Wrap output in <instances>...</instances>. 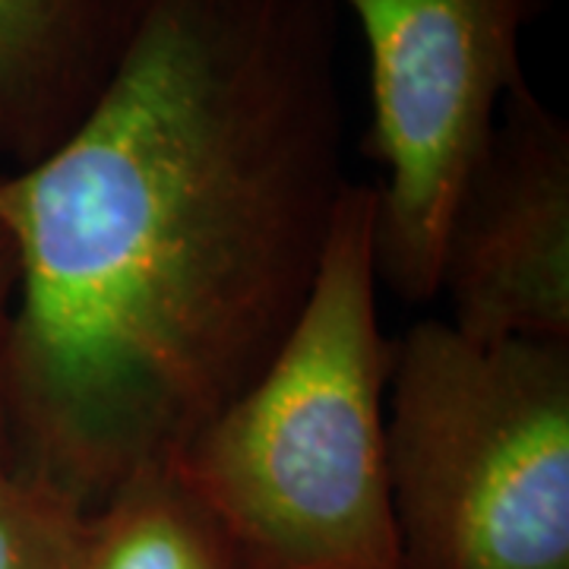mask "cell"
<instances>
[{"label": "cell", "instance_id": "1", "mask_svg": "<svg viewBox=\"0 0 569 569\" xmlns=\"http://www.w3.org/2000/svg\"><path fill=\"white\" fill-rule=\"evenodd\" d=\"M332 0H152L82 121L0 178L13 468L86 512L269 365L339 216Z\"/></svg>", "mask_w": 569, "mask_h": 569}, {"label": "cell", "instance_id": "2", "mask_svg": "<svg viewBox=\"0 0 569 569\" xmlns=\"http://www.w3.org/2000/svg\"><path fill=\"white\" fill-rule=\"evenodd\" d=\"M373 231V183L351 181L284 342L174 459L238 569H402Z\"/></svg>", "mask_w": 569, "mask_h": 569}, {"label": "cell", "instance_id": "3", "mask_svg": "<svg viewBox=\"0 0 569 569\" xmlns=\"http://www.w3.org/2000/svg\"><path fill=\"white\" fill-rule=\"evenodd\" d=\"M387 471L402 569H569V342L408 326Z\"/></svg>", "mask_w": 569, "mask_h": 569}, {"label": "cell", "instance_id": "4", "mask_svg": "<svg viewBox=\"0 0 569 569\" xmlns=\"http://www.w3.org/2000/svg\"><path fill=\"white\" fill-rule=\"evenodd\" d=\"M332 3L355 13L367 44L380 284L421 305L437 298L449 209L500 104L526 82L522 32L548 0Z\"/></svg>", "mask_w": 569, "mask_h": 569}, {"label": "cell", "instance_id": "5", "mask_svg": "<svg viewBox=\"0 0 569 569\" xmlns=\"http://www.w3.org/2000/svg\"><path fill=\"white\" fill-rule=\"evenodd\" d=\"M437 295L475 339L569 342V123L529 80L456 193Z\"/></svg>", "mask_w": 569, "mask_h": 569}, {"label": "cell", "instance_id": "6", "mask_svg": "<svg viewBox=\"0 0 569 569\" xmlns=\"http://www.w3.org/2000/svg\"><path fill=\"white\" fill-rule=\"evenodd\" d=\"M152 0H0V156L39 162L82 121Z\"/></svg>", "mask_w": 569, "mask_h": 569}, {"label": "cell", "instance_id": "7", "mask_svg": "<svg viewBox=\"0 0 569 569\" xmlns=\"http://www.w3.org/2000/svg\"><path fill=\"white\" fill-rule=\"evenodd\" d=\"M80 569H238L174 459L127 475L89 512Z\"/></svg>", "mask_w": 569, "mask_h": 569}, {"label": "cell", "instance_id": "8", "mask_svg": "<svg viewBox=\"0 0 569 569\" xmlns=\"http://www.w3.org/2000/svg\"><path fill=\"white\" fill-rule=\"evenodd\" d=\"M89 512L20 468L0 471V569H80Z\"/></svg>", "mask_w": 569, "mask_h": 569}, {"label": "cell", "instance_id": "9", "mask_svg": "<svg viewBox=\"0 0 569 569\" xmlns=\"http://www.w3.org/2000/svg\"><path fill=\"white\" fill-rule=\"evenodd\" d=\"M3 178V174H0ZM13 291H17V247H13V234L0 206V336L13 307Z\"/></svg>", "mask_w": 569, "mask_h": 569}, {"label": "cell", "instance_id": "10", "mask_svg": "<svg viewBox=\"0 0 569 569\" xmlns=\"http://www.w3.org/2000/svg\"><path fill=\"white\" fill-rule=\"evenodd\" d=\"M13 466V449H10V433H7V425H3V415H0V471Z\"/></svg>", "mask_w": 569, "mask_h": 569}]
</instances>
